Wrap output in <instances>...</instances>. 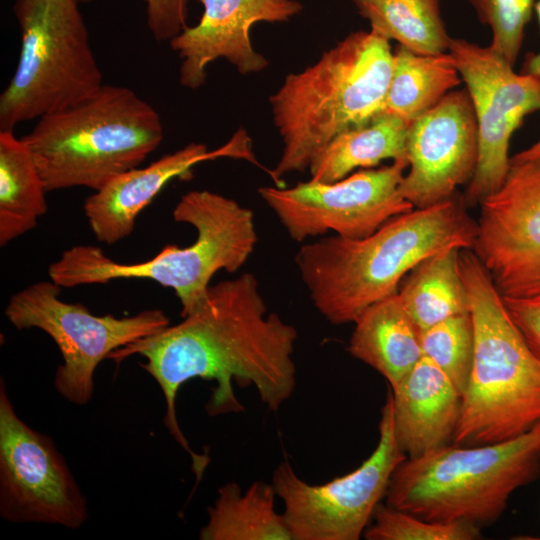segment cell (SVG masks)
<instances>
[{"mask_svg": "<svg viewBox=\"0 0 540 540\" xmlns=\"http://www.w3.org/2000/svg\"><path fill=\"white\" fill-rule=\"evenodd\" d=\"M503 300L528 345L540 357V293L522 297H503Z\"/></svg>", "mask_w": 540, "mask_h": 540, "instance_id": "obj_30", "label": "cell"}, {"mask_svg": "<svg viewBox=\"0 0 540 540\" xmlns=\"http://www.w3.org/2000/svg\"><path fill=\"white\" fill-rule=\"evenodd\" d=\"M407 167V161L397 160L335 182L310 179L290 188L264 186L258 194L293 241L303 242L329 231L363 238L389 219L414 209L399 191Z\"/></svg>", "mask_w": 540, "mask_h": 540, "instance_id": "obj_11", "label": "cell"}, {"mask_svg": "<svg viewBox=\"0 0 540 540\" xmlns=\"http://www.w3.org/2000/svg\"><path fill=\"white\" fill-rule=\"evenodd\" d=\"M61 288L40 281L13 294L5 316L18 330L38 328L47 333L61 352L54 386L67 401L85 405L94 392V373L109 355L138 339L170 325L160 309L144 310L129 317L96 316L80 303L59 298Z\"/></svg>", "mask_w": 540, "mask_h": 540, "instance_id": "obj_9", "label": "cell"}, {"mask_svg": "<svg viewBox=\"0 0 540 540\" xmlns=\"http://www.w3.org/2000/svg\"><path fill=\"white\" fill-rule=\"evenodd\" d=\"M164 137L157 110L134 90L104 84L86 98L39 119L23 140L47 192L97 191L138 167Z\"/></svg>", "mask_w": 540, "mask_h": 540, "instance_id": "obj_6", "label": "cell"}, {"mask_svg": "<svg viewBox=\"0 0 540 540\" xmlns=\"http://www.w3.org/2000/svg\"><path fill=\"white\" fill-rule=\"evenodd\" d=\"M441 0H354L371 30L418 54L447 52L451 37L441 16Z\"/></svg>", "mask_w": 540, "mask_h": 540, "instance_id": "obj_25", "label": "cell"}, {"mask_svg": "<svg viewBox=\"0 0 540 540\" xmlns=\"http://www.w3.org/2000/svg\"><path fill=\"white\" fill-rule=\"evenodd\" d=\"M220 157L257 161L243 129L213 151L203 143H189L146 167L138 166L119 174L94 191L83 205L91 231L98 241L107 244L125 239L133 232L137 216L169 181L189 179L196 164Z\"/></svg>", "mask_w": 540, "mask_h": 540, "instance_id": "obj_17", "label": "cell"}, {"mask_svg": "<svg viewBox=\"0 0 540 540\" xmlns=\"http://www.w3.org/2000/svg\"><path fill=\"white\" fill-rule=\"evenodd\" d=\"M407 458L394 430L391 394L382 407L374 451L355 470L320 485L301 479L284 461L272 485L284 505L293 540H358L386 496L391 476Z\"/></svg>", "mask_w": 540, "mask_h": 540, "instance_id": "obj_10", "label": "cell"}, {"mask_svg": "<svg viewBox=\"0 0 540 540\" xmlns=\"http://www.w3.org/2000/svg\"><path fill=\"white\" fill-rule=\"evenodd\" d=\"M172 216L194 227L193 244L184 248L169 244L153 258L132 264L112 260L97 246H73L50 264V280L72 288L122 278L150 279L173 289L181 316L189 315L204 301L218 271L234 273L247 262L258 237L249 208L209 190L184 194Z\"/></svg>", "mask_w": 540, "mask_h": 540, "instance_id": "obj_5", "label": "cell"}, {"mask_svg": "<svg viewBox=\"0 0 540 540\" xmlns=\"http://www.w3.org/2000/svg\"><path fill=\"white\" fill-rule=\"evenodd\" d=\"M0 515L69 529L87 520L85 496L53 440L16 413L0 382Z\"/></svg>", "mask_w": 540, "mask_h": 540, "instance_id": "obj_13", "label": "cell"}, {"mask_svg": "<svg viewBox=\"0 0 540 540\" xmlns=\"http://www.w3.org/2000/svg\"><path fill=\"white\" fill-rule=\"evenodd\" d=\"M408 172L399 186L414 207L455 196L471 180L478 160V131L467 89L452 90L408 126Z\"/></svg>", "mask_w": 540, "mask_h": 540, "instance_id": "obj_15", "label": "cell"}, {"mask_svg": "<svg viewBox=\"0 0 540 540\" xmlns=\"http://www.w3.org/2000/svg\"><path fill=\"white\" fill-rule=\"evenodd\" d=\"M272 484L256 481L244 492L234 482L218 489L202 527V540H292L283 514L275 510Z\"/></svg>", "mask_w": 540, "mask_h": 540, "instance_id": "obj_22", "label": "cell"}, {"mask_svg": "<svg viewBox=\"0 0 540 540\" xmlns=\"http://www.w3.org/2000/svg\"><path fill=\"white\" fill-rule=\"evenodd\" d=\"M391 390L395 436L407 458L450 444L462 395L436 364L422 356Z\"/></svg>", "mask_w": 540, "mask_h": 540, "instance_id": "obj_18", "label": "cell"}, {"mask_svg": "<svg viewBox=\"0 0 540 540\" xmlns=\"http://www.w3.org/2000/svg\"><path fill=\"white\" fill-rule=\"evenodd\" d=\"M460 269L474 327V354L452 443L506 441L540 423V357L473 250H461Z\"/></svg>", "mask_w": 540, "mask_h": 540, "instance_id": "obj_4", "label": "cell"}, {"mask_svg": "<svg viewBox=\"0 0 540 540\" xmlns=\"http://www.w3.org/2000/svg\"><path fill=\"white\" fill-rule=\"evenodd\" d=\"M408 126L395 116L380 114L366 124L340 133L311 163L308 169L311 179L330 183L345 178L357 168H371L387 159L407 161Z\"/></svg>", "mask_w": 540, "mask_h": 540, "instance_id": "obj_20", "label": "cell"}, {"mask_svg": "<svg viewBox=\"0 0 540 540\" xmlns=\"http://www.w3.org/2000/svg\"><path fill=\"white\" fill-rule=\"evenodd\" d=\"M479 205L472 249L499 293H540V159H511L502 185Z\"/></svg>", "mask_w": 540, "mask_h": 540, "instance_id": "obj_14", "label": "cell"}, {"mask_svg": "<svg viewBox=\"0 0 540 540\" xmlns=\"http://www.w3.org/2000/svg\"><path fill=\"white\" fill-rule=\"evenodd\" d=\"M47 190L33 154L13 130H0V245L32 230L47 211Z\"/></svg>", "mask_w": 540, "mask_h": 540, "instance_id": "obj_21", "label": "cell"}, {"mask_svg": "<svg viewBox=\"0 0 540 540\" xmlns=\"http://www.w3.org/2000/svg\"><path fill=\"white\" fill-rule=\"evenodd\" d=\"M21 47L0 95V130L70 106L104 85L75 0H15Z\"/></svg>", "mask_w": 540, "mask_h": 540, "instance_id": "obj_8", "label": "cell"}, {"mask_svg": "<svg viewBox=\"0 0 540 540\" xmlns=\"http://www.w3.org/2000/svg\"><path fill=\"white\" fill-rule=\"evenodd\" d=\"M461 81L449 51L418 54L399 46L393 52L392 74L381 114L410 124Z\"/></svg>", "mask_w": 540, "mask_h": 540, "instance_id": "obj_23", "label": "cell"}, {"mask_svg": "<svg viewBox=\"0 0 540 540\" xmlns=\"http://www.w3.org/2000/svg\"><path fill=\"white\" fill-rule=\"evenodd\" d=\"M392 67L389 40L370 29L349 34L313 65L286 76L269 98L283 145L270 172L276 186L308 170L337 135L381 114Z\"/></svg>", "mask_w": 540, "mask_h": 540, "instance_id": "obj_3", "label": "cell"}, {"mask_svg": "<svg viewBox=\"0 0 540 540\" xmlns=\"http://www.w3.org/2000/svg\"><path fill=\"white\" fill-rule=\"evenodd\" d=\"M199 1L203 12L198 23L169 41L181 59L179 83L192 90L205 83L207 67L219 58L242 75L264 70L269 62L253 48L250 29L258 22L288 21L303 10L297 0Z\"/></svg>", "mask_w": 540, "mask_h": 540, "instance_id": "obj_16", "label": "cell"}, {"mask_svg": "<svg viewBox=\"0 0 540 540\" xmlns=\"http://www.w3.org/2000/svg\"><path fill=\"white\" fill-rule=\"evenodd\" d=\"M420 343L423 356L436 364L463 395L474 354V327L470 312L420 330Z\"/></svg>", "mask_w": 540, "mask_h": 540, "instance_id": "obj_26", "label": "cell"}, {"mask_svg": "<svg viewBox=\"0 0 540 540\" xmlns=\"http://www.w3.org/2000/svg\"><path fill=\"white\" fill-rule=\"evenodd\" d=\"M461 250L448 248L427 257L400 283L397 294L420 330L469 312L460 269Z\"/></svg>", "mask_w": 540, "mask_h": 540, "instance_id": "obj_24", "label": "cell"}, {"mask_svg": "<svg viewBox=\"0 0 540 540\" xmlns=\"http://www.w3.org/2000/svg\"><path fill=\"white\" fill-rule=\"evenodd\" d=\"M75 1H77L79 4H82V3H89L92 0H75Z\"/></svg>", "mask_w": 540, "mask_h": 540, "instance_id": "obj_33", "label": "cell"}, {"mask_svg": "<svg viewBox=\"0 0 540 540\" xmlns=\"http://www.w3.org/2000/svg\"><path fill=\"white\" fill-rule=\"evenodd\" d=\"M372 524L364 532L368 540H475L481 528L469 523L429 521L386 503L376 507Z\"/></svg>", "mask_w": 540, "mask_h": 540, "instance_id": "obj_27", "label": "cell"}, {"mask_svg": "<svg viewBox=\"0 0 540 540\" xmlns=\"http://www.w3.org/2000/svg\"><path fill=\"white\" fill-rule=\"evenodd\" d=\"M513 160H534L540 159V139L532 144L530 147L522 150L511 157Z\"/></svg>", "mask_w": 540, "mask_h": 540, "instance_id": "obj_32", "label": "cell"}, {"mask_svg": "<svg viewBox=\"0 0 540 540\" xmlns=\"http://www.w3.org/2000/svg\"><path fill=\"white\" fill-rule=\"evenodd\" d=\"M538 0H469L478 19L490 27V46L514 65L524 30Z\"/></svg>", "mask_w": 540, "mask_h": 540, "instance_id": "obj_28", "label": "cell"}, {"mask_svg": "<svg viewBox=\"0 0 540 540\" xmlns=\"http://www.w3.org/2000/svg\"><path fill=\"white\" fill-rule=\"evenodd\" d=\"M149 31L155 40L170 41L186 25L190 0H144Z\"/></svg>", "mask_w": 540, "mask_h": 540, "instance_id": "obj_29", "label": "cell"}, {"mask_svg": "<svg viewBox=\"0 0 540 540\" xmlns=\"http://www.w3.org/2000/svg\"><path fill=\"white\" fill-rule=\"evenodd\" d=\"M470 96L478 160L464 200L479 204L499 189L510 168V140L524 118L540 112V79L518 74L490 45L452 38L449 50Z\"/></svg>", "mask_w": 540, "mask_h": 540, "instance_id": "obj_12", "label": "cell"}, {"mask_svg": "<svg viewBox=\"0 0 540 540\" xmlns=\"http://www.w3.org/2000/svg\"><path fill=\"white\" fill-rule=\"evenodd\" d=\"M535 12L538 17V22L540 25V0L535 4ZM532 76H535L540 79V50L536 54H531L525 62L523 72Z\"/></svg>", "mask_w": 540, "mask_h": 540, "instance_id": "obj_31", "label": "cell"}, {"mask_svg": "<svg viewBox=\"0 0 540 540\" xmlns=\"http://www.w3.org/2000/svg\"><path fill=\"white\" fill-rule=\"evenodd\" d=\"M348 352L395 387L423 356L420 329L398 294L367 307L353 322Z\"/></svg>", "mask_w": 540, "mask_h": 540, "instance_id": "obj_19", "label": "cell"}, {"mask_svg": "<svg viewBox=\"0 0 540 540\" xmlns=\"http://www.w3.org/2000/svg\"><path fill=\"white\" fill-rule=\"evenodd\" d=\"M463 198L414 208L363 238L322 237L300 247L295 264L317 311L335 325L353 323L397 293L421 261L444 249H472L475 222Z\"/></svg>", "mask_w": 540, "mask_h": 540, "instance_id": "obj_2", "label": "cell"}, {"mask_svg": "<svg viewBox=\"0 0 540 540\" xmlns=\"http://www.w3.org/2000/svg\"><path fill=\"white\" fill-rule=\"evenodd\" d=\"M182 318L113 351L109 359L119 363L135 354L145 358L140 365L158 383L165 399L164 424L190 455L200 480L209 458L191 449L179 426L175 409L179 389L194 378L214 381L206 404L210 416L243 410L234 382L254 386L261 401L277 411L295 388L297 331L277 313H268L252 273L211 285L201 305Z\"/></svg>", "mask_w": 540, "mask_h": 540, "instance_id": "obj_1", "label": "cell"}, {"mask_svg": "<svg viewBox=\"0 0 540 540\" xmlns=\"http://www.w3.org/2000/svg\"><path fill=\"white\" fill-rule=\"evenodd\" d=\"M540 476V423L497 443L445 445L406 458L393 472L386 504L429 521L496 522L512 494Z\"/></svg>", "mask_w": 540, "mask_h": 540, "instance_id": "obj_7", "label": "cell"}]
</instances>
